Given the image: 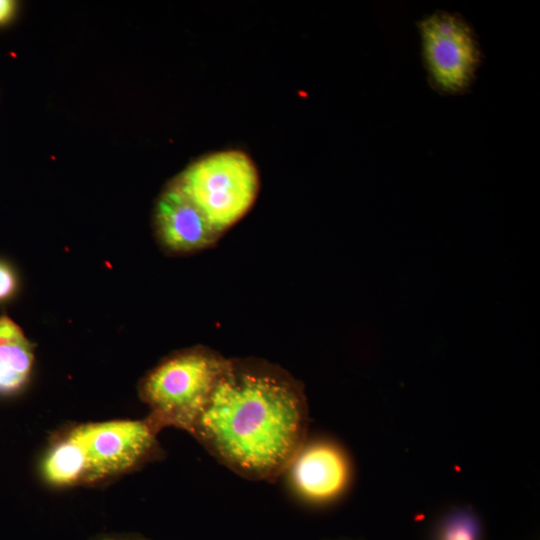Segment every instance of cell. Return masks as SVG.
Masks as SVG:
<instances>
[{"label":"cell","instance_id":"3957f363","mask_svg":"<svg viewBox=\"0 0 540 540\" xmlns=\"http://www.w3.org/2000/svg\"><path fill=\"white\" fill-rule=\"evenodd\" d=\"M229 362L204 350L174 354L141 381L139 393L148 416L160 429L172 426L191 433Z\"/></svg>","mask_w":540,"mask_h":540},{"label":"cell","instance_id":"7a4b0ae2","mask_svg":"<svg viewBox=\"0 0 540 540\" xmlns=\"http://www.w3.org/2000/svg\"><path fill=\"white\" fill-rule=\"evenodd\" d=\"M160 430L149 417L69 425L50 440L41 476L50 486L68 488L124 475L158 454Z\"/></svg>","mask_w":540,"mask_h":540},{"label":"cell","instance_id":"277c9868","mask_svg":"<svg viewBox=\"0 0 540 540\" xmlns=\"http://www.w3.org/2000/svg\"><path fill=\"white\" fill-rule=\"evenodd\" d=\"M176 179L220 233L247 213L259 189L257 168L240 150L208 154Z\"/></svg>","mask_w":540,"mask_h":540},{"label":"cell","instance_id":"8fae6325","mask_svg":"<svg viewBox=\"0 0 540 540\" xmlns=\"http://www.w3.org/2000/svg\"><path fill=\"white\" fill-rule=\"evenodd\" d=\"M14 4L8 0H0V23L6 21L12 14Z\"/></svg>","mask_w":540,"mask_h":540},{"label":"cell","instance_id":"8992f818","mask_svg":"<svg viewBox=\"0 0 540 540\" xmlns=\"http://www.w3.org/2000/svg\"><path fill=\"white\" fill-rule=\"evenodd\" d=\"M158 240L170 252L188 253L213 244L221 235L175 179L155 209Z\"/></svg>","mask_w":540,"mask_h":540},{"label":"cell","instance_id":"6da1fadb","mask_svg":"<svg viewBox=\"0 0 540 540\" xmlns=\"http://www.w3.org/2000/svg\"><path fill=\"white\" fill-rule=\"evenodd\" d=\"M307 424L305 398L290 380L229 362L190 434L236 473L271 480L306 442Z\"/></svg>","mask_w":540,"mask_h":540},{"label":"cell","instance_id":"9c48e42d","mask_svg":"<svg viewBox=\"0 0 540 540\" xmlns=\"http://www.w3.org/2000/svg\"><path fill=\"white\" fill-rule=\"evenodd\" d=\"M481 528L476 515L467 509H456L441 520L436 540H480Z\"/></svg>","mask_w":540,"mask_h":540},{"label":"cell","instance_id":"7c38bea8","mask_svg":"<svg viewBox=\"0 0 540 540\" xmlns=\"http://www.w3.org/2000/svg\"><path fill=\"white\" fill-rule=\"evenodd\" d=\"M101 540H139V539H132V538H114V537H108Z\"/></svg>","mask_w":540,"mask_h":540},{"label":"cell","instance_id":"5b68a950","mask_svg":"<svg viewBox=\"0 0 540 540\" xmlns=\"http://www.w3.org/2000/svg\"><path fill=\"white\" fill-rule=\"evenodd\" d=\"M424 67L432 87L457 95L472 85L482 60L479 41L459 14L436 11L419 23Z\"/></svg>","mask_w":540,"mask_h":540},{"label":"cell","instance_id":"ba28073f","mask_svg":"<svg viewBox=\"0 0 540 540\" xmlns=\"http://www.w3.org/2000/svg\"><path fill=\"white\" fill-rule=\"evenodd\" d=\"M33 348L21 327L7 315H1L0 396H14L25 388L34 365Z\"/></svg>","mask_w":540,"mask_h":540},{"label":"cell","instance_id":"30bf717a","mask_svg":"<svg viewBox=\"0 0 540 540\" xmlns=\"http://www.w3.org/2000/svg\"><path fill=\"white\" fill-rule=\"evenodd\" d=\"M18 286L14 269L7 262L0 260V303L12 298Z\"/></svg>","mask_w":540,"mask_h":540},{"label":"cell","instance_id":"52a82bcc","mask_svg":"<svg viewBox=\"0 0 540 540\" xmlns=\"http://www.w3.org/2000/svg\"><path fill=\"white\" fill-rule=\"evenodd\" d=\"M286 471L296 491L314 502L340 495L350 477L349 462L342 449L325 440L305 442Z\"/></svg>","mask_w":540,"mask_h":540}]
</instances>
